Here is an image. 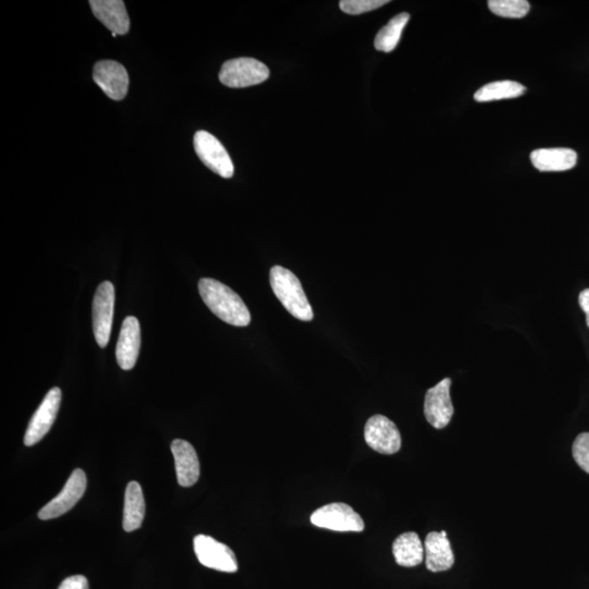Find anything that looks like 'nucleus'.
<instances>
[{
    "instance_id": "4be33fe9",
    "label": "nucleus",
    "mask_w": 589,
    "mask_h": 589,
    "mask_svg": "<svg viewBox=\"0 0 589 589\" xmlns=\"http://www.w3.org/2000/svg\"><path fill=\"white\" fill-rule=\"evenodd\" d=\"M488 7L499 17L520 19L528 14L530 5L526 0H491Z\"/></svg>"
},
{
    "instance_id": "f8f14e48",
    "label": "nucleus",
    "mask_w": 589,
    "mask_h": 589,
    "mask_svg": "<svg viewBox=\"0 0 589 589\" xmlns=\"http://www.w3.org/2000/svg\"><path fill=\"white\" fill-rule=\"evenodd\" d=\"M94 81L109 98L122 101L127 96L129 76L126 68L114 61L97 62L93 70Z\"/></svg>"
},
{
    "instance_id": "423d86ee",
    "label": "nucleus",
    "mask_w": 589,
    "mask_h": 589,
    "mask_svg": "<svg viewBox=\"0 0 589 589\" xmlns=\"http://www.w3.org/2000/svg\"><path fill=\"white\" fill-rule=\"evenodd\" d=\"M193 548L200 564L209 569L235 573L238 570L234 551L210 536L198 535L193 539Z\"/></svg>"
},
{
    "instance_id": "f3484780",
    "label": "nucleus",
    "mask_w": 589,
    "mask_h": 589,
    "mask_svg": "<svg viewBox=\"0 0 589 589\" xmlns=\"http://www.w3.org/2000/svg\"><path fill=\"white\" fill-rule=\"evenodd\" d=\"M530 160L540 172H565L576 165L577 154L567 147H554L533 151Z\"/></svg>"
},
{
    "instance_id": "39448f33",
    "label": "nucleus",
    "mask_w": 589,
    "mask_h": 589,
    "mask_svg": "<svg viewBox=\"0 0 589 589\" xmlns=\"http://www.w3.org/2000/svg\"><path fill=\"white\" fill-rule=\"evenodd\" d=\"M194 150L203 164L220 177L234 176V164L224 145L207 131L200 130L194 135Z\"/></svg>"
},
{
    "instance_id": "bb28decb",
    "label": "nucleus",
    "mask_w": 589,
    "mask_h": 589,
    "mask_svg": "<svg viewBox=\"0 0 589 589\" xmlns=\"http://www.w3.org/2000/svg\"><path fill=\"white\" fill-rule=\"evenodd\" d=\"M112 35L114 36V38H116V36H117V34H116V33H112Z\"/></svg>"
},
{
    "instance_id": "393cba45",
    "label": "nucleus",
    "mask_w": 589,
    "mask_h": 589,
    "mask_svg": "<svg viewBox=\"0 0 589 589\" xmlns=\"http://www.w3.org/2000/svg\"><path fill=\"white\" fill-rule=\"evenodd\" d=\"M58 589H89V582L86 576L73 575L62 581Z\"/></svg>"
},
{
    "instance_id": "1a4fd4ad",
    "label": "nucleus",
    "mask_w": 589,
    "mask_h": 589,
    "mask_svg": "<svg viewBox=\"0 0 589 589\" xmlns=\"http://www.w3.org/2000/svg\"><path fill=\"white\" fill-rule=\"evenodd\" d=\"M87 489V476L80 468L72 472L70 480L57 497L47 503L39 512V519L47 520L61 517L70 512L83 497Z\"/></svg>"
},
{
    "instance_id": "9b49d317",
    "label": "nucleus",
    "mask_w": 589,
    "mask_h": 589,
    "mask_svg": "<svg viewBox=\"0 0 589 589\" xmlns=\"http://www.w3.org/2000/svg\"><path fill=\"white\" fill-rule=\"evenodd\" d=\"M61 403V391L60 388H52L46 394L43 402L31 418L29 427L24 435V444L33 446L49 434L54 425L58 410Z\"/></svg>"
},
{
    "instance_id": "aec40b11",
    "label": "nucleus",
    "mask_w": 589,
    "mask_h": 589,
    "mask_svg": "<svg viewBox=\"0 0 589 589\" xmlns=\"http://www.w3.org/2000/svg\"><path fill=\"white\" fill-rule=\"evenodd\" d=\"M526 88L515 81H497L486 84L475 93L477 102H492L499 99L522 97Z\"/></svg>"
},
{
    "instance_id": "412c9836",
    "label": "nucleus",
    "mask_w": 589,
    "mask_h": 589,
    "mask_svg": "<svg viewBox=\"0 0 589 589\" xmlns=\"http://www.w3.org/2000/svg\"><path fill=\"white\" fill-rule=\"evenodd\" d=\"M409 14H399L388 21L386 26L379 31L376 36L375 47L377 51L390 52L396 50L403 33L405 26L409 21Z\"/></svg>"
},
{
    "instance_id": "4468645a",
    "label": "nucleus",
    "mask_w": 589,
    "mask_h": 589,
    "mask_svg": "<svg viewBox=\"0 0 589 589\" xmlns=\"http://www.w3.org/2000/svg\"><path fill=\"white\" fill-rule=\"evenodd\" d=\"M175 460L177 481L182 487H192L200 477V463L196 450L185 440L176 439L171 446Z\"/></svg>"
},
{
    "instance_id": "dca6fc26",
    "label": "nucleus",
    "mask_w": 589,
    "mask_h": 589,
    "mask_svg": "<svg viewBox=\"0 0 589 589\" xmlns=\"http://www.w3.org/2000/svg\"><path fill=\"white\" fill-rule=\"evenodd\" d=\"M90 6L94 15L112 33L125 35L129 33L130 20L122 0H91Z\"/></svg>"
},
{
    "instance_id": "6e6552de",
    "label": "nucleus",
    "mask_w": 589,
    "mask_h": 589,
    "mask_svg": "<svg viewBox=\"0 0 589 589\" xmlns=\"http://www.w3.org/2000/svg\"><path fill=\"white\" fill-rule=\"evenodd\" d=\"M365 440L372 450L381 454H396L402 446L401 434L397 425L382 415H376L368 420Z\"/></svg>"
},
{
    "instance_id": "f257e3e1",
    "label": "nucleus",
    "mask_w": 589,
    "mask_h": 589,
    "mask_svg": "<svg viewBox=\"0 0 589 589\" xmlns=\"http://www.w3.org/2000/svg\"><path fill=\"white\" fill-rule=\"evenodd\" d=\"M199 292L205 306L224 323L234 327H247L251 314L243 299L233 289L213 278H201Z\"/></svg>"
},
{
    "instance_id": "2eb2a0df",
    "label": "nucleus",
    "mask_w": 589,
    "mask_h": 589,
    "mask_svg": "<svg viewBox=\"0 0 589 589\" xmlns=\"http://www.w3.org/2000/svg\"><path fill=\"white\" fill-rule=\"evenodd\" d=\"M425 566L431 572H444L453 566V550L445 532H433L425 540Z\"/></svg>"
},
{
    "instance_id": "9d476101",
    "label": "nucleus",
    "mask_w": 589,
    "mask_h": 589,
    "mask_svg": "<svg viewBox=\"0 0 589 589\" xmlns=\"http://www.w3.org/2000/svg\"><path fill=\"white\" fill-rule=\"evenodd\" d=\"M452 381L445 378L434 388H429L425 397L424 413L427 422L435 429H444L454 415L451 401Z\"/></svg>"
},
{
    "instance_id": "ddd939ff",
    "label": "nucleus",
    "mask_w": 589,
    "mask_h": 589,
    "mask_svg": "<svg viewBox=\"0 0 589 589\" xmlns=\"http://www.w3.org/2000/svg\"><path fill=\"white\" fill-rule=\"evenodd\" d=\"M141 329L138 319L127 317L124 320L120 330L116 359L120 368L131 370L136 366L140 352Z\"/></svg>"
},
{
    "instance_id": "b1692460",
    "label": "nucleus",
    "mask_w": 589,
    "mask_h": 589,
    "mask_svg": "<svg viewBox=\"0 0 589 589\" xmlns=\"http://www.w3.org/2000/svg\"><path fill=\"white\" fill-rule=\"evenodd\" d=\"M572 453L577 465L589 474V433L577 435L573 444Z\"/></svg>"
},
{
    "instance_id": "f03ea898",
    "label": "nucleus",
    "mask_w": 589,
    "mask_h": 589,
    "mask_svg": "<svg viewBox=\"0 0 589 589\" xmlns=\"http://www.w3.org/2000/svg\"><path fill=\"white\" fill-rule=\"evenodd\" d=\"M270 283L273 293L294 318L312 321L313 312L302 283L293 272L285 267L276 266L270 271Z\"/></svg>"
},
{
    "instance_id": "6ab92c4d",
    "label": "nucleus",
    "mask_w": 589,
    "mask_h": 589,
    "mask_svg": "<svg viewBox=\"0 0 589 589\" xmlns=\"http://www.w3.org/2000/svg\"><path fill=\"white\" fill-rule=\"evenodd\" d=\"M393 555L398 566H417L424 561L425 547L416 533H404L394 541Z\"/></svg>"
},
{
    "instance_id": "20e7f679",
    "label": "nucleus",
    "mask_w": 589,
    "mask_h": 589,
    "mask_svg": "<svg viewBox=\"0 0 589 589\" xmlns=\"http://www.w3.org/2000/svg\"><path fill=\"white\" fill-rule=\"evenodd\" d=\"M317 528L334 530V532H356L365 529L364 519L349 504L331 503L317 510L310 518Z\"/></svg>"
},
{
    "instance_id": "7ed1b4c3",
    "label": "nucleus",
    "mask_w": 589,
    "mask_h": 589,
    "mask_svg": "<svg viewBox=\"0 0 589 589\" xmlns=\"http://www.w3.org/2000/svg\"><path fill=\"white\" fill-rule=\"evenodd\" d=\"M269 77V68L254 58L247 57L226 61L219 75L224 86L235 89L257 86Z\"/></svg>"
},
{
    "instance_id": "0eeeda50",
    "label": "nucleus",
    "mask_w": 589,
    "mask_h": 589,
    "mask_svg": "<svg viewBox=\"0 0 589 589\" xmlns=\"http://www.w3.org/2000/svg\"><path fill=\"white\" fill-rule=\"evenodd\" d=\"M115 288L112 283L99 284L93 301V331L99 347H107L112 332Z\"/></svg>"
},
{
    "instance_id": "5701e85b",
    "label": "nucleus",
    "mask_w": 589,
    "mask_h": 589,
    "mask_svg": "<svg viewBox=\"0 0 589 589\" xmlns=\"http://www.w3.org/2000/svg\"><path fill=\"white\" fill-rule=\"evenodd\" d=\"M387 4L388 0H341L340 8L347 14H361L381 8Z\"/></svg>"
},
{
    "instance_id": "a211bd4d",
    "label": "nucleus",
    "mask_w": 589,
    "mask_h": 589,
    "mask_svg": "<svg viewBox=\"0 0 589 589\" xmlns=\"http://www.w3.org/2000/svg\"><path fill=\"white\" fill-rule=\"evenodd\" d=\"M145 502L139 482L131 481L126 488L123 526L126 532L139 529L144 523Z\"/></svg>"
},
{
    "instance_id": "a878e982",
    "label": "nucleus",
    "mask_w": 589,
    "mask_h": 589,
    "mask_svg": "<svg viewBox=\"0 0 589 589\" xmlns=\"http://www.w3.org/2000/svg\"><path fill=\"white\" fill-rule=\"evenodd\" d=\"M578 303H580L583 312L586 313V323L589 328V288L580 294Z\"/></svg>"
}]
</instances>
